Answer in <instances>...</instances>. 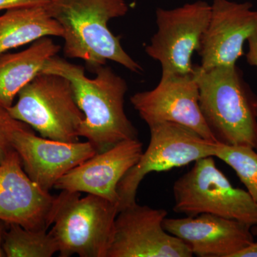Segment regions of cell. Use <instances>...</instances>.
Listing matches in <instances>:
<instances>
[{"instance_id":"10","label":"cell","mask_w":257,"mask_h":257,"mask_svg":"<svg viewBox=\"0 0 257 257\" xmlns=\"http://www.w3.org/2000/svg\"><path fill=\"white\" fill-rule=\"evenodd\" d=\"M130 101L149 126L176 123L206 140L216 142L199 106V86L194 72L188 75L162 76L155 89L136 93Z\"/></svg>"},{"instance_id":"5","label":"cell","mask_w":257,"mask_h":257,"mask_svg":"<svg viewBox=\"0 0 257 257\" xmlns=\"http://www.w3.org/2000/svg\"><path fill=\"white\" fill-rule=\"evenodd\" d=\"M15 119L35 128L42 138L64 143L79 142L84 114L74 99L72 84L58 74H37L8 108Z\"/></svg>"},{"instance_id":"25","label":"cell","mask_w":257,"mask_h":257,"mask_svg":"<svg viewBox=\"0 0 257 257\" xmlns=\"http://www.w3.org/2000/svg\"><path fill=\"white\" fill-rule=\"evenodd\" d=\"M251 232H252L253 236H257V224L251 227Z\"/></svg>"},{"instance_id":"19","label":"cell","mask_w":257,"mask_h":257,"mask_svg":"<svg viewBox=\"0 0 257 257\" xmlns=\"http://www.w3.org/2000/svg\"><path fill=\"white\" fill-rule=\"evenodd\" d=\"M214 157L229 165L257 204V151L243 146H229L218 143Z\"/></svg>"},{"instance_id":"20","label":"cell","mask_w":257,"mask_h":257,"mask_svg":"<svg viewBox=\"0 0 257 257\" xmlns=\"http://www.w3.org/2000/svg\"><path fill=\"white\" fill-rule=\"evenodd\" d=\"M30 127L23 121L15 119L5 106L0 104V165L14 151L13 146V134L21 128Z\"/></svg>"},{"instance_id":"8","label":"cell","mask_w":257,"mask_h":257,"mask_svg":"<svg viewBox=\"0 0 257 257\" xmlns=\"http://www.w3.org/2000/svg\"><path fill=\"white\" fill-rule=\"evenodd\" d=\"M157 32L145 51L162 65V76L188 75L194 72L192 56L199 50L211 15L204 1L171 10H157Z\"/></svg>"},{"instance_id":"16","label":"cell","mask_w":257,"mask_h":257,"mask_svg":"<svg viewBox=\"0 0 257 257\" xmlns=\"http://www.w3.org/2000/svg\"><path fill=\"white\" fill-rule=\"evenodd\" d=\"M60 48L45 37L34 42L27 50L0 55V104L7 109L13 106L20 90L41 72L47 61L57 55Z\"/></svg>"},{"instance_id":"1","label":"cell","mask_w":257,"mask_h":257,"mask_svg":"<svg viewBox=\"0 0 257 257\" xmlns=\"http://www.w3.org/2000/svg\"><path fill=\"white\" fill-rule=\"evenodd\" d=\"M91 70L96 74L94 78L86 76L82 66L55 55L47 61L41 72L70 81L74 99L84 116L79 136L92 144L98 153L125 140H137L138 132L124 111L126 81L105 65Z\"/></svg>"},{"instance_id":"23","label":"cell","mask_w":257,"mask_h":257,"mask_svg":"<svg viewBox=\"0 0 257 257\" xmlns=\"http://www.w3.org/2000/svg\"><path fill=\"white\" fill-rule=\"evenodd\" d=\"M234 257H257V241H253L234 255Z\"/></svg>"},{"instance_id":"14","label":"cell","mask_w":257,"mask_h":257,"mask_svg":"<svg viewBox=\"0 0 257 257\" xmlns=\"http://www.w3.org/2000/svg\"><path fill=\"white\" fill-rule=\"evenodd\" d=\"M143 153V143L139 139L121 142L69 171L57 182L55 189L94 194L119 206L120 181Z\"/></svg>"},{"instance_id":"3","label":"cell","mask_w":257,"mask_h":257,"mask_svg":"<svg viewBox=\"0 0 257 257\" xmlns=\"http://www.w3.org/2000/svg\"><path fill=\"white\" fill-rule=\"evenodd\" d=\"M199 106L217 143L257 151V99L236 65L207 70L194 65Z\"/></svg>"},{"instance_id":"6","label":"cell","mask_w":257,"mask_h":257,"mask_svg":"<svg viewBox=\"0 0 257 257\" xmlns=\"http://www.w3.org/2000/svg\"><path fill=\"white\" fill-rule=\"evenodd\" d=\"M176 212L187 216L201 214L257 224V204L246 191L236 188L216 167L213 157L194 162L173 186Z\"/></svg>"},{"instance_id":"24","label":"cell","mask_w":257,"mask_h":257,"mask_svg":"<svg viewBox=\"0 0 257 257\" xmlns=\"http://www.w3.org/2000/svg\"><path fill=\"white\" fill-rule=\"evenodd\" d=\"M6 223L0 220V257L5 256L4 250H3V241H4V235L7 229Z\"/></svg>"},{"instance_id":"11","label":"cell","mask_w":257,"mask_h":257,"mask_svg":"<svg viewBox=\"0 0 257 257\" xmlns=\"http://www.w3.org/2000/svg\"><path fill=\"white\" fill-rule=\"evenodd\" d=\"M257 30V10L250 3L214 0L207 28L197 53L201 69L236 65L243 44Z\"/></svg>"},{"instance_id":"7","label":"cell","mask_w":257,"mask_h":257,"mask_svg":"<svg viewBox=\"0 0 257 257\" xmlns=\"http://www.w3.org/2000/svg\"><path fill=\"white\" fill-rule=\"evenodd\" d=\"M149 127L151 138L148 147L118 185L119 211L137 204L139 187L149 174L179 168L215 155L218 143L206 140L190 128L173 122Z\"/></svg>"},{"instance_id":"22","label":"cell","mask_w":257,"mask_h":257,"mask_svg":"<svg viewBox=\"0 0 257 257\" xmlns=\"http://www.w3.org/2000/svg\"><path fill=\"white\" fill-rule=\"evenodd\" d=\"M248 52H246V62L249 65L257 69V30L248 39ZM256 113L257 116V102L256 104Z\"/></svg>"},{"instance_id":"15","label":"cell","mask_w":257,"mask_h":257,"mask_svg":"<svg viewBox=\"0 0 257 257\" xmlns=\"http://www.w3.org/2000/svg\"><path fill=\"white\" fill-rule=\"evenodd\" d=\"M163 227L199 257H234L254 241L250 225L214 214L166 217Z\"/></svg>"},{"instance_id":"17","label":"cell","mask_w":257,"mask_h":257,"mask_svg":"<svg viewBox=\"0 0 257 257\" xmlns=\"http://www.w3.org/2000/svg\"><path fill=\"white\" fill-rule=\"evenodd\" d=\"M63 30L46 6L6 10L0 16V55L47 36L62 37Z\"/></svg>"},{"instance_id":"9","label":"cell","mask_w":257,"mask_h":257,"mask_svg":"<svg viewBox=\"0 0 257 257\" xmlns=\"http://www.w3.org/2000/svg\"><path fill=\"white\" fill-rule=\"evenodd\" d=\"M167 211L134 204L119 211L106 257H191L192 250L163 227Z\"/></svg>"},{"instance_id":"2","label":"cell","mask_w":257,"mask_h":257,"mask_svg":"<svg viewBox=\"0 0 257 257\" xmlns=\"http://www.w3.org/2000/svg\"><path fill=\"white\" fill-rule=\"evenodd\" d=\"M46 8L63 30L66 57L85 61L90 69L110 60L135 73L143 70L108 28L111 19L127 13L124 0H51Z\"/></svg>"},{"instance_id":"12","label":"cell","mask_w":257,"mask_h":257,"mask_svg":"<svg viewBox=\"0 0 257 257\" xmlns=\"http://www.w3.org/2000/svg\"><path fill=\"white\" fill-rule=\"evenodd\" d=\"M13 146L27 175L47 192L67 172L97 153L88 141H55L37 137L30 127L15 132Z\"/></svg>"},{"instance_id":"4","label":"cell","mask_w":257,"mask_h":257,"mask_svg":"<svg viewBox=\"0 0 257 257\" xmlns=\"http://www.w3.org/2000/svg\"><path fill=\"white\" fill-rule=\"evenodd\" d=\"M118 213V204L104 198L62 190L50 217L59 256L106 257Z\"/></svg>"},{"instance_id":"18","label":"cell","mask_w":257,"mask_h":257,"mask_svg":"<svg viewBox=\"0 0 257 257\" xmlns=\"http://www.w3.org/2000/svg\"><path fill=\"white\" fill-rule=\"evenodd\" d=\"M3 250L7 257H51L58 252L55 238L47 229H28L17 224H8Z\"/></svg>"},{"instance_id":"13","label":"cell","mask_w":257,"mask_h":257,"mask_svg":"<svg viewBox=\"0 0 257 257\" xmlns=\"http://www.w3.org/2000/svg\"><path fill=\"white\" fill-rule=\"evenodd\" d=\"M55 199L28 177L15 150L0 165V220L7 224L48 229Z\"/></svg>"},{"instance_id":"21","label":"cell","mask_w":257,"mask_h":257,"mask_svg":"<svg viewBox=\"0 0 257 257\" xmlns=\"http://www.w3.org/2000/svg\"><path fill=\"white\" fill-rule=\"evenodd\" d=\"M51 0H0V11L29 6H47Z\"/></svg>"}]
</instances>
